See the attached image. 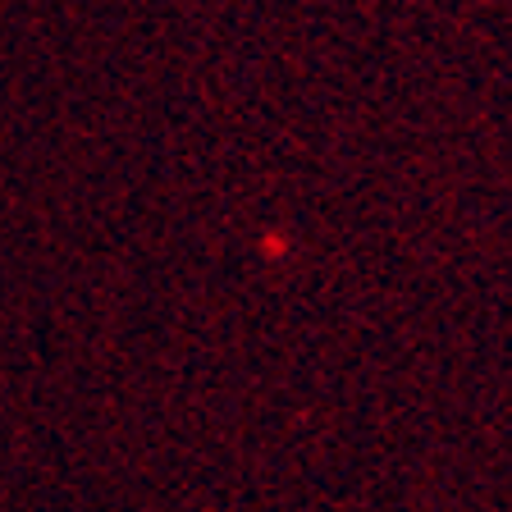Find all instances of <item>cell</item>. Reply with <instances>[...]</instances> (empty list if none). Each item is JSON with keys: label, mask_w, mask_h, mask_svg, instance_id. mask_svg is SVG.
Listing matches in <instances>:
<instances>
[]
</instances>
